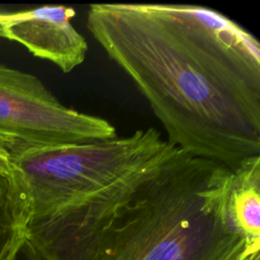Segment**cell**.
Segmentation results:
<instances>
[{"instance_id":"6da1fadb","label":"cell","mask_w":260,"mask_h":260,"mask_svg":"<svg viewBox=\"0 0 260 260\" xmlns=\"http://www.w3.org/2000/svg\"><path fill=\"white\" fill-rule=\"evenodd\" d=\"M86 26L181 151L230 168L260 155V43L192 4L93 3Z\"/></svg>"},{"instance_id":"7a4b0ae2","label":"cell","mask_w":260,"mask_h":260,"mask_svg":"<svg viewBox=\"0 0 260 260\" xmlns=\"http://www.w3.org/2000/svg\"><path fill=\"white\" fill-rule=\"evenodd\" d=\"M232 169L178 151L115 208L71 224L28 223L45 260H240L260 250L230 207Z\"/></svg>"},{"instance_id":"3957f363","label":"cell","mask_w":260,"mask_h":260,"mask_svg":"<svg viewBox=\"0 0 260 260\" xmlns=\"http://www.w3.org/2000/svg\"><path fill=\"white\" fill-rule=\"evenodd\" d=\"M177 151L152 127L123 137L24 149L11 156V175L25 224H67L109 211Z\"/></svg>"},{"instance_id":"277c9868","label":"cell","mask_w":260,"mask_h":260,"mask_svg":"<svg viewBox=\"0 0 260 260\" xmlns=\"http://www.w3.org/2000/svg\"><path fill=\"white\" fill-rule=\"evenodd\" d=\"M115 136L108 120L66 107L35 75L0 64V146L10 156L30 147Z\"/></svg>"},{"instance_id":"5b68a950","label":"cell","mask_w":260,"mask_h":260,"mask_svg":"<svg viewBox=\"0 0 260 260\" xmlns=\"http://www.w3.org/2000/svg\"><path fill=\"white\" fill-rule=\"evenodd\" d=\"M75 15L73 7L64 5L0 12V36L69 73L84 62L88 50L84 36L72 23Z\"/></svg>"},{"instance_id":"8992f818","label":"cell","mask_w":260,"mask_h":260,"mask_svg":"<svg viewBox=\"0 0 260 260\" xmlns=\"http://www.w3.org/2000/svg\"><path fill=\"white\" fill-rule=\"evenodd\" d=\"M230 207L235 223L251 242H260V155L231 168Z\"/></svg>"},{"instance_id":"52a82bcc","label":"cell","mask_w":260,"mask_h":260,"mask_svg":"<svg viewBox=\"0 0 260 260\" xmlns=\"http://www.w3.org/2000/svg\"><path fill=\"white\" fill-rule=\"evenodd\" d=\"M25 209L11 174L0 173V260H11L24 241Z\"/></svg>"},{"instance_id":"ba28073f","label":"cell","mask_w":260,"mask_h":260,"mask_svg":"<svg viewBox=\"0 0 260 260\" xmlns=\"http://www.w3.org/2000/svg\"><path fill=\"white\" fill-rule=\"evenodd\" d=\"M11 260H45L44 257L31 246L24 238V241L19 246Z\"/></svg>"},{"instance_id":"9c48e42d","label":"cell","mask_w":260,"mask_h":260,"mask_svg":"<svg viewBox=\"0 0 260 260\" xmlns=\"http://www.w3.org/2000/svg\"><path fill=\"white\" fill-rule=\"evenodd\" d=\"M0 173L11 174L10 153L1 146H0Z\"/></svg>"},{"instance_id":"30bf717a","label":"cell","mask_w":260,"mask_h":260,"mask_svg":"<svg viewBox=\"0 0 260 260\" xmlns=\"http://www.w3.org/2000/svg\"><path fill=\"white\" fill-rule=\"evenodd\" d=\"M240 260H260V250L251 251Z\"/></svg>"}]
</instances>
